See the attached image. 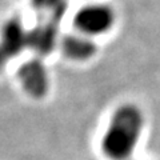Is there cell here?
<instances>
[{
	"instance_id": "cell-6",
	"label": "cell",
	"mask_w": 160,
	"mask_h": 160,
	"mask_svg": "<svg viewBox=\"0 0 160 160\" xmlns=\"http://www.w3.org/2000/svg\"><path fill=\"white\" fill-rule=\"evenodd\" d=\"M55 43V29L48 26H39L28 31V47L43 55L52 48Z\"/></svg>"
},
{
	"instance_id": "cell-8",
	"label": "cell",
	"mask_w": 160,
	"mask_h": 160,
	"mask_svg": "<svg viewBox=\"0 0 160 160\" xmlns=\"http://www.w3.org/2000/svg\"><path fill=\"white\" fill-rule=\"evenodd\" d=\"M6 62H7V56L2 52V49H0V69H2V68L4 67V64H6Z\"/></svg>"
},
{
	"instance_id": "cell-3",
	"label": "cell",
	"mask_w": 160,
	"mask_h": 160,
	"mask_svg": "<svg viewBox=\"0 0 160 160\" xmlns=\"http://www.w3.org/2000/svg\"><path fill=\"white\" fill-rule=\"evenodd\" d=\"M20 84L31 98H44L49 87V78L44 64L38 59L26 62L18 71Z\"/></svg>"
},
{
	"instance_id": "cell-5",
	"label": "cell",
	"mask_w": 160,
	"mask_h": 160,
	"mask_svg": "<svg viewBox=\"0 0 160 160\" xmlns=\"http://www.w3.org/2000/svg\"><path fill=\"white\" fill-rule=\"evenodd\" d=\"M62 48L66 56L73 60H88L96 53V44L83 33L71 35L63 40Z\"/></svg>"
},
{
	"instance_id": "cell-7",
	"label": "cell",
	"mask_w": 160,
	"mask_h": 160,
	"mask_svg": "<svg viewBox=\"0 0 160 160\" xmlns=\"http://www.w3.org/2000/svg\"><path fill=\"white\" fill-rule=\"evenodd\" d=\"M29 2L38 8L47 9V11H55L62 0H29Z\"/></svg>"
},
{
	"instance_id": "cell-1",
	"label": "cell",
	"mask_w": 160,
	"mask_h": 160,
	"mask_svg": "<svg viewBox=\"0 0 160 160\" xmlns=\"http://www.w3.org/2000/svg\"><path fill=\"white\" fill-rule=\"evenodd\" d=\"M143 124V113L136 106L124 104L119 107L103 136V152L112 160H127L139 142Z\"/></svg>"
},
{
	"instance_id": "cell-2",
	"label": "cell",
	"mask_w": 160,
	"mask_h": 160,
	"mask_svg": "<svg viewBox=\"0 0 160 160\" xmlns=\"http://www.w3.org/2000/svg\"><path fill=\"white\" fill-rule=\"evenodd\" d=\"M116 15L113 9L106 4L93 3L87 4L79 9L75 15L73 23L79 33L88 38L102 36L108 33L115 26Z\"/></svg>"
},
{
	"instance_id": "cell-4",
	"label": "cell",
	"mask_w": 160,
	"mask_h": 160,
	"mask_svg": "<svg viewBox=\"0 0 160 160\" xmlns=\"http://www.w3.org/2000/svg\"><path fill=\"white\" fill-rule=\"evenodd\" d=\"M28 47V31L18 19L7 20L0 28V49L7 59L15 58Z\"/></svg>"
}]
</instances>
